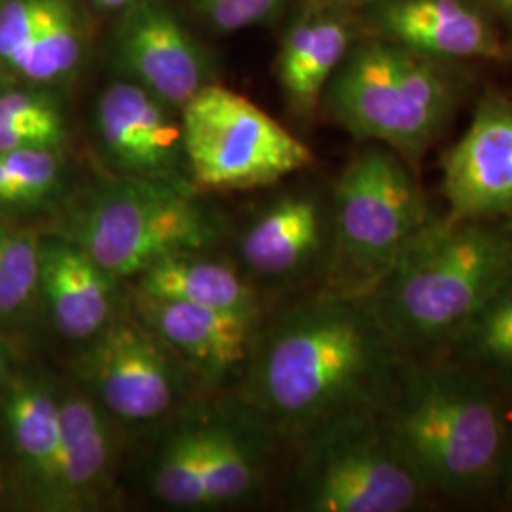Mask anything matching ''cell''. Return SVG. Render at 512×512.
<instances>
[{"label":"cell","instance_id":"14","mask_svg":"<svg viewBox=\"0 0 512 512\" xmlns=\"http://www.w3.org/2000/svg\"><path fill=\"white\" fill-rule=\"evenodd\" d=\"M114 44L129 80L173 109H183L211 84L209 63L200 46L158 0H139L129 6L118 23Z\"/></svg>","mask_w":512,"mask_h":512},{"label":"cell","instance_id":"26","mask_svg":"<svg viewBox=\"0 0 512 512\" xmlns=\"http://www.w3.org/2000/svg\"><path fill=\"white\" fill-rule=\"evenodd\" d=\"M65 165L59 148H19L0 152V207L29 209L59 194Z\"/></svg>","mask_w":512,"mask_h":512},{"label":"cell","instance_id":"16","mask_svg":"<svg viewBox=\"0 0 512 512\" xmlns=\"http://www.w3.org/2000/svg\"><path fill=\"white\" fill-rule=\"evenodd\" d=\"M61 448L50 511H99L114 501L118 446L112 418L86 389L59 393Z\"/></svg>","mask_w":512,"mask_h":512},{"label":"cell","instance_id":"25","mask_svg":"<svg viewBox=\"0 0 512 512\" xmlns=\"http://www.w3.org/2000/svg\"><path fill=\"white\" fill-rule=\"evenodd\" d=\"M67 137V118L50 95L29 90L0 92V152L61 148Z\"/></svg>","mask_w":512,"mask_h":512},{"label":"cell","instance_id":"18","mask_svg":"<svg viewBox=\"0 0 512 512\" xmlns=\"http://www.w3.org/2000/svg\"><path fill=\"white\" fill-rule=\"evenodd\" d=\"M118 283L71 239L40 243V300L65 340L86 344L109 325L122 304Z\"/></svg>","mask_w":512,"mask_h":512},{"label":"cell","instance_id":"24","mask_svg":"<svg viewBox=\"0 0 512 512\" xmlns=\"http://www.w3.org/2000/svg\"><path fill=\"white\" fill-rule=\"evenodd\" d=\"M202 421H188L165 440L150 471V490L171 509H209L203 476Z\"/></svg>","mask_w":512,"mask_h":512},{"label":"cell","instance_id":"5","mask_svg":"<svg viewBox=\"0 0 512 512\" xmlns=\"http://www.w3.org/2000/svg\"><path fill=\"white\" fill-rule=\"evenodd\" d=\"M332 239L321 291L368 298L437 215L416 171L382 143L357 152L330 190Z\"/></svg>","mask_w":512,"mask_h":512},{"label":"cell","instance_id":"13","mask_svg":"<svg viewBox=\"0 0 512 512\" xmlns=\"http://www.w3.org/2000/svg\"><path fill=\"white\" fill-rule=\"evenodd\" d=\"M448 215L505 220L512 215V101L484 97L471 126L442 160Z\"/></svg>","mask_w":512,"mask_h":512},{"label":"cell","instance_id":"12","mask_svg":"<svg viewBox=\"0 0 512 512\" xmlns=\"http://www.w3.org/2000/svg\"><path fill=\"white\" fill-rule=\"evenodd\" d=\"M332 239V200L317 190H291L247 226L239 256L249 275L272 285L323 279Z\"/></svg>","mask_w":512,"mask_h":512},{"label":"cell","instance_id":"27","mask_svg":"<svg viewBox=\"0 0 512 512\" xmlns=\"http://www.w3.org/2000/svg\"><path fill=\"white\" fill-rule=\"evenodd\" d=\"M40 243L0 222V321L23 315L40 298Z\"/></svg>","mask_w":512,"mask_h":512},{"label":"cell","instance_id":"4","mask_svg":"<svg viewBox=\"0 0 512 512\" xmlns=\"http://www.w3.org/2000/svg\"><path fill=\"white\" fill-rule=\"evenodd\" d=\"M459 97L446 61L374 37L353 42L321 103L355 139L393 148L414 171L448 126Z\"/></svg>","mask_w":512,"mask_h":512},{"label":"cell","instance_id":"34","mask_svg":"<svg viewBox=\"0 0 512 512\" xmlns=\"http://www.w3.org/2000/svg\"><path fill=\"white\" fill-rule=\"evenodd\" d=\"M505 224H507V228H509V232H511L512 238V215L509 217V219H505Z\"/></svg>","mask_w":512,"mask_h":512},{"label":"cell","instance_id":"31","mask_svg":"<svg viewBox=\"0 0 512 512\" xmlns=\"http://www.w3.org/2000/svg\"><path fill=\"white\" fill-rule=\"evenodd\" d=\"M10 378V349L0 340V391Z\"/></svg>","mask_w":512,"mask_h":512},{"label":"cell","instance_id":"7","mask_svg":"<svg viewBox=\"0 0 512 512\" xmlns=\"http://www.w3.org/2000/svg\"><path fill=\"white\" fill-rule=\"evenodd\" d=\"M296 448L298 511L412 512L433 495L404 456L382 408L332 421Z\"/></svg>","mask_w":512,"mask_h":512},{"label":"cell","instance_id":"15","mask_svg":"<svg viewBox=\"0 0 512 512\" xmlns=\"http://www.w3.org/2000/svg\"><path fill=\"white\" fill-rule=\"evenodd\" d=\"M365 19L376 37L442 61L503 57L505 50L476 0H374Z\"/></svg>","mask_w":512,"mask_h":512},{"label":"cell","instance_id":"3","mask_svg":"<svg viewBox=\"0 0 512 512\" xmlns=\"http://www.w3.org/2000/svg\"><path fill=\"white\" fill-rule=\"evenodd\" d=\"M512 275L505 220L435 217L366 300L404 357L435 355Z\"/></svg>","mask_w":512,"mask_h":512},{"label":"cell","instance_id":"32","mask_svg":"<svg viewBox=\"0 0 512 512\" xmlns=\"http://www.w3.org/2000/svg\"><path fill=\"white\" fill-rule=\"evenodd\" d=\"M93 2L105 10H128L129 6H133L139 0H93Z\"/></svg>","mask_w":512,"mask_h":512},{"label":"cell","instance_id":"8","mask_svg":"<svg viewBox=\"0 0 512 512\" xmlns=\"http://www.w3.org/2000/svg\"><path fill=\"white\" fill-rule=\"evenodd\" d=\"M188 181L198 192H247L313 164L311 148L247 97L207 84L183 109Z\"/></svg>","mask_w":512,"mask_h":512},{"label":"cell","instance_id":"23","mask_svg":"<svg viewBox=\"0 0 512 512\" xmlns=\"http://www.w3.org/2000/svg\"><path fill=\"white\" fill-rule=\"evenodd\" d=\"M435 355L512 397V275Z\"/></svg>","mask_w":512,"mask_h":512},{"label":"cell","instance_id":"20","mask_svg":"<svg viewBox=\"0 0 512 512\" xmlns=\"http://www.w3.org/2000/svg\"><path fill=\"white\" fill-rule=\"evenodd\" d=\"M8 444L23 478L48 509L61 448V403L54 385L37 374H14L0 391Z\"/></svg>","mask_w":512,"mask_h":512},{"label":"cell","instance_id":"6","mask_svg":"<svg viewBox=\"0 0 512 512\" xmlns=\"http://www.w3.org/2000/svg\"><path fill=\"white\" fill-rule=\"evenodd\" d=\"M190 184L114 177L74 205L63 238L80 245L116 281H129L165 256L207 251L220 220Z\"/></svg>","mask_w":512,"mask_h":512},{"label":"cell","instance_id":"33","mask_svg":"<svg viewBox=\"0 0 512 512\" xmlns=\"http://www.w3.org/2000/svg\"><path fill=\"white\" fill-rule=\"evenodd\" d=\"M327 2H334V4H338V2H357V4H368V2H374V0H327Z\"/></svg>","mask_w":512,"mask_h":512},{"label":"cell","instance_id":"30","mask_svg":"<svg viewBox=\"0 0 512 512\" xmlns=\"http://www.w3.org/2000/svg\"><path fill=\"white\" fill-rule=\"evenodd\" d=\"M482 4L490 14L503 19L512 29V0H476Z\"/></svg>","mask_w":512,"mask_h":512},{"label":"cell","instance_id":"1","mask_svg":"<svg viewBox=\"0 0 512 512\" xmlns=\"http://www.w3.org/2000/svg\"><path fill=\"white\" fill-rule=\"evenodd\" d=\"M404 359L366 298L319 291L262 323L239 412L298 446L332 421L384 408Z\"/></svg>","mask_w":512,"mask_h":512},{"label":"cell","instance_id":"21","mask_svg":"<svg viewBox=\"0 0 512 512\" xmlns=\"http://www.w3.org/2000/svg\"><path fill=\"white\" fill-rule=\"evenodd\" d=\"M131 281L133 291L164 300L213 310H260L258 293L247 275L205 251L165 256Z\"/></svg>","mask_w":512,"mask_h":512},{"label":"cell","instance_id":"28","mask_svg":"<svg viewBox=\"0 0 512 512\" xmlns=\"http://www.w3.org/2000/svg\"><path fill=\"white\" fill-rule=\"evenodd\" d=\"M194 4L215 31L236 33L275 18L285 0H194Z\"/></svg>","mask_w":512,"mask_h":512},{"label":"cell","instance_id":"19","mask_svg":"<svg viewBox=\"0 0 512 512\" xmlns=\"http://www.w3.org/2000/svg\"><path fill=\"white\" fill-rule=\"evenodd\" d=\"M351 46L353 23L340 4L319 0L294 19L277 55V80L296 118L308 120L319 109Z\"/></svg>","mask_w":512,"mask_h":512},{"label":"cell","instance_id":"9","mask_svg":"<svg viewBox=\"0 0 512 512\" xmlns=\"http://www.w3.org/2000/svg\"><path fill=\"white\" fill-rule=\"evenodd\" d=\"M76 374L82 389L122 423L162 420L177 406L188 382L173 353L129 302L120 304L109 325L84 344Z\"/></svg>","mask_w":512,"mask_h":512},{"label":"cell","instance_id":"10","mask_svg":"<svg viewBox=\"0 0 512 512\" xmlns=\"http://www.w3.org/2000/svg\"><path fill=\"white\" fill-rule=\"evenodd\" d=\"M92 122L99 154L114 177L190 184L181 110L137 82L109 84L95 101Z\"/></svg>","mask_w":512,"mask_h":512},{"label":"cell","instance_id":"2","mask_svg":"<svg viewBox=\"0 0 512 512\" xmlns=\"http://www.w3.org/2000/svg\"><path fill=\"white\" fill-rule=\"evenodd\" d=\"M505 397L439 357H406L384 416L431 494L476 501L497 490L509 421Z\"/></svg>","mask_w":512,"mask_h":512},{"label":"cell","instance_id":"11","mask_svg":"<svg viewBox=\"0 0 512 512\" xmlns=\"http://www.w3.org/2000/svg\"><path fill=\"white\" fill-rule=\"evenodd\" d=\"M128 302L173 353L186 378L205 389L239 382L264 323L260 310L200 308L133 289Z\"/></svg>","mask_w":512,"mask_h":512},{"label":"cell","instance_id":"29","mask_svg":"<svg viewBox=\"0 0 512 512\" xmlns=\"http://www.w3.org/2000/svg\"><path fill=\"white\" fill-rule=\"evenodd\" d=\"M501 492L505 503L512 509V427L509 425L507 431V440H505V450H503V461H501V471H499V480H497V490Z\"/></svg>","mask_w":512,"mask_h":512},{"label":"cell","instance_id":"17","mask_svg":"<svg viewBox=\"0 0 512 512\" xmlns=\"http://www.w3.org/2000/svg\"><path fill=\"white\" fill-rule=\"evenodd\" d=\"M86 37L69 0H4L0 65L33 84H57L84 61Z\"/></svg>","mask_w":512,"mask_h":512},{"label":"cell","instance_id":"22","mask_svg":"<svg viewBox=\"0 0 512 512\" xmlns=\"http://www.w3.org/2000/svg\"><path fill=\"white\" fill-rule=\"evenodd\" d=\"M203 476L209 507L234 503L256 492L264 478V458L275 444L255 421L239 412V429L226 421H202Z\"/></svg>","mask_w":512,"mask_h":512}]
</instances>
